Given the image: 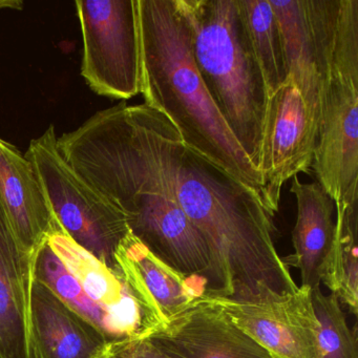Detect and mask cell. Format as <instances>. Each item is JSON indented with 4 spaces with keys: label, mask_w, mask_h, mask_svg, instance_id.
<instances>
[{
    "label": "cell",
    "mask_w": 358,
    "mask_h": 358,
    "mask_svg": "<svg viewBox=\"0 0 358 358\" xmlns=\"http://www.w3.org/2000/svg\"><path fill=\"white\" fill-rule=\"evenodd\" d=\"M157 156L182 210L208 248L204 297L262 301L299 289L274 244L273 217L259 194L186 148L176 127L148 106Z\"/></svg>",
    "instance_id": "cell-2"
},
{
    "label": "cell",
    "mask_w": 358,
    "mask_h": 358,
    "mask_svg": "<svg viewBox=\"0 0 358 358\" xmlns=\"http://www.w3.org/2000/svg\"><path fill=\"white\" fill-rule=\"evenodd\" d=\"M35 262L18 244L0 203V358H33L31 296Z\"/></svg>",
    "instance_id": "cell-15"
},
{
    "label": "cell",
    "mask_w": 358,
    "mask_h": 358,
    "mask_svg": "<svg viewBox=\"0 0 358 358\" xmlns=\"http://www.w3.org/2000/svg\"><path fill=\"white\" fill-rule=\"evenodd\" d=\"M312 301L320 326L322 358H358L357 336L348 326L338 297L324 294L317 286L312 291Z\"/></svg>",
    "instance_id": "cell-20"
},
{
    "label": "cell",
    "mask_w": 358,
    "mask_h": 358,
    "mask_svg": "<svg viewBox=\"0 0 358 358\" xmlns=\"http://www.w3.org/2000/svg\"><path fill=\"white\" fill-rule=\"evenodd\" d=\"M317 124L290 79L268 102L259 169L263 180L261 200L272 217L280 206L282 186L313 164Z\"/></svg>",
    "instance_id": "cell-9"
},
{
    "label": "cell",
    "mask_w": 358,
    "mask_h": 358,
    "mask_svg": "<svg viewBox=\"0 0 358 358\" xmlns=\"http://www.w3.org/2000/svg\"><path fill=\"white\" fill-rule=\"evenodd\" d=\"M24 3L20 0H0V10H22Z\"/></svg>",
    "instance_id": "cell-22"
},
{
    "label": "cell",
    "mask_w": 358,
    "mask_h": 358,
    "mask_svg": "<svg viewBox=\"0 0 358 358\" xmlns=\"http://www.w3.org/2000/svg\"><path fill=\"white\" fill-rule=\"evenodd\" d=\"M148 338L171 358H278L203 299Z\"/></svg>",
    "instance_id": "cell-12"
},
{
    "label": "cell",
    "mask_w": 358,
    "mask_h": 358,
    "mask_svg": "<svg viewBox=\"0 0 358 358\" xmlns=\"http://www.w3.org/2000/svg\"><path fill=\"white\" fill-rule=\"evenodd\" d=\"M312 169L335 204L358 202V0H338Z\"/></svg>",
    "instance_id": "cell-5"
},
{
    "label": "cell",
    "mask_w": 358,
    "mask_h": 358,
    "mask_svg": "<svg viewBox=\"0 0 358 358\" xmlns=\"http://www.w3.org/2000/svg\"><path fill=\"white\" fill-rule=\"evenodd\" d=\"M312 289L262 301L202 297L278 358H322Z\"/></svg>",
    "instance_id": "cell-10"
},
{
    "label": "cell",
    "mask_w": 358,
    "mask_h": 358,
    "mask_svg": "<svg viewBox=\"0 0 358 358\" xmlns=\"http://www.w3.org/2000/svg\"><path fill=\"white\" fill-rule=\"evenodd\" d=\"M55 127L31 141L24 157L32 163L52 211L66 234L115 271V252L129 234L127 219L60 154Z\"/></svg>",
    "instance_id": "cell-7"
},
{
    "label": "cell",
    "mask_w": 358,
    "mask_h": 358,
    "mask_svg": "<svg viewBox=\"0 0 358 358\" xmlns=\"http://www.w3.org/2000/svg\"><path fill=\"white\" fill-rule=\"evenodd\" d=\"M64 160L127 217L131 234L188 280L208 287L209 252L173 194L145 103L99 110L57 139Z\"/></svg>",
    "instance_id": "cell-1"
},
{
    "label": "cell",
    "mask_w": 358,
    "mask_h": 358,
    "mask_svg": "<svg viewBox=\"0 0 358 358\" xmlns=\"http://www.w3.org/2000/svg\"><path fill=\"white\" fill-rule=\"evenodd\" d=\"M33 358H95L112 345L106 335L35 278L31 296Z\"/></svg>",
    "instance_id": "cell-16"
},
{
    "label": "cell",
    "mask_w": 358,
    "mask_h": 358,
    "mask_svg": "<svg viewBox=\"0 0 358 358\" xmlns=\"http://www.w3.org/2000/svg\"><path fill=\"white\" fill-rule=\"evenodd\" d=\"M112 348L116 358H171L148 338L112 343Z\"/></svg>",
    "instance_id": "cell-21"
},
{
    "label": "cell",
    "mask_w": 358,
    "mask_h": 358,
    "mask_svg": "<svg viewBox=\"0 0 358 358\" xmlns=\"http://www.w3.org/2000/svg\"><path fill=\"white\" fill-rule=\"evenodd\" d=\"M0 203L18 244L36 261L49 236L62 227L32 163L0 138Z\"/></svg>",
    "instance_id": "cell-13"
},
{
    "label": "cell",
    "mask_w": 358,
    "mask_h": 358,
    "mask_svg": "<svg viewBox=\"0 0 358 358\" xmlns=\"http://www.w3.org/2000/svg\"><path fill=\"white\" fill-rule=\"evenodd\" d=\"M176 1L187 22L192 56L203 83L257 169L269 96L238 0Z\"/></svg>",
    "instance_id": "cell-4"
},
{
    "label": "cell",
    "mask_w": 358,
    "mask_h": 358,
    "mask_svg": "<svg viewBox=\"0 0 358 358\" xmlns=\"http://www.w3.org/2000/svg\"><path fill=\"white\" fill-rule=\"evenodd\" d=\"M141 92L184 145L255 190L263 180L209 96L194 64L187 22L176 0H138Z\"/></svg>",
    "instance_id": "cell-3"
},
{
    "label": "cell",
    "mask_w": 358,
    "mask_h": 358,
    "mask_svg": "<svg viewBox=\"0 0 358 358\" xmlns=\"http://www.w3.org/2000/svg\"><path fill=\"white\" fill-rule=\"evenodd\" d=\"M35 278L99 329L110 343L148 338L162 327L144 309L119 270L77 245L62 227L39 251Z\"/></svg>",
    "instance_id": "cell-6"
},
{
    "label": "cell",
    "mask_w": 358,
    "mask_h": 358,
    "mask_svg": "<svg viewBox=\"0 0 358 358\" xmlns=\"http://www.w3.org/2000/svg\"><path fill=\"white\" fill-rule=\"evenodd\" d=\"M238 7L270 98L288 80L278 18L270 0H238Z\"/></svg>",
    "instance_id": "cell-19"
},
{
    "label": "cell",
    "mask_w": 358,
    "mask_h": 358,
    "mask_svg": "<svg viewBox=\"0 0 358 358\" xmlns=\"http://www.w3.org/2000/svg\"><path fill=\"white\" fill-rule=\"evenodd\" d=\"M290 192L297 207L291 259L301 271V286L313 290L320 285V270L334 238L335 203L318 182L303 183L299 176L292 178Z\"/></svg>",
    "instance_id": "cell-17"
},
{
    "label": "cell",
    "mask_w": 358,
    "mask_h": 358,
    "mask_svg": "<svg viewBox=\"0 0 358 358\" xmlns=\"http://www.w3.org/2000/svg\"><path fill=\"white\" fill-rule=\"evenodd\" d=\"M83 32L81 75L92 91L112 99L141 92L138 0H77Z\"/></svg>",
    "instance_id": "cell-8"
},
{
    "label": "cell",
    "mask_w": 358,
    "mask_h": 358,
    "mask_svg": "<svg viewBox=\"0 0 358 358\" xmlns=\"http://www.w3.org/2000/svg\"><path fill=\"white\" fill-rule=\"evenodd\" d=\"M282 33L288 79L320 122L329 39L338 0H270Z\"/></svg>",
    "instance_id": "cell-11"
},
{
    "label": "cell",
    "mask_w": 358,
    "mask_h": 358,
    "mask_svg": "<svg viewBox=\"0 0 358 358\" xmlns=\"http://www.w3.org/2000/svg\"><path fill=\"white\" fill-rule=\"evenodd\" d=\"M357 204H335L334 238L320 270V282L354 316L358 311Z\"/></svg>",
    "instance_id": "cell-18"
},
{
    "label": "cell",
    "mask_w": 358,
    "mask_h": 358,
    "mask_svg": "<svg viewBox=\"0 0 358 358\" xmlns=\"http://www.w3.org/2000/svg\"><path fill=\"white\" fill-rule=\"evenodd\" d=\"M115 262L138 301L161 324L206 295L204 287L161 261L131 231L119 244Z\"/></svg>",
    "instance_id": "cell-14"
},
{
    "label": "cell",
    "mask_w": 358,
    "mask_h": 358,
    "mask_svg": "<svg viewBox=\"0 0 358 358\" xmlns=\"http://www.w3.org/2000/svg\"><path fill=\"white\" fill-rule=\"evenodd\" d=\"M95 358H116L115 356L114 351H113L112 345H108L106 350H104L102 353H100L99 355L96 356Z\"/></svg>",
    "instance_id": "cell-23"
}]
</instances>
